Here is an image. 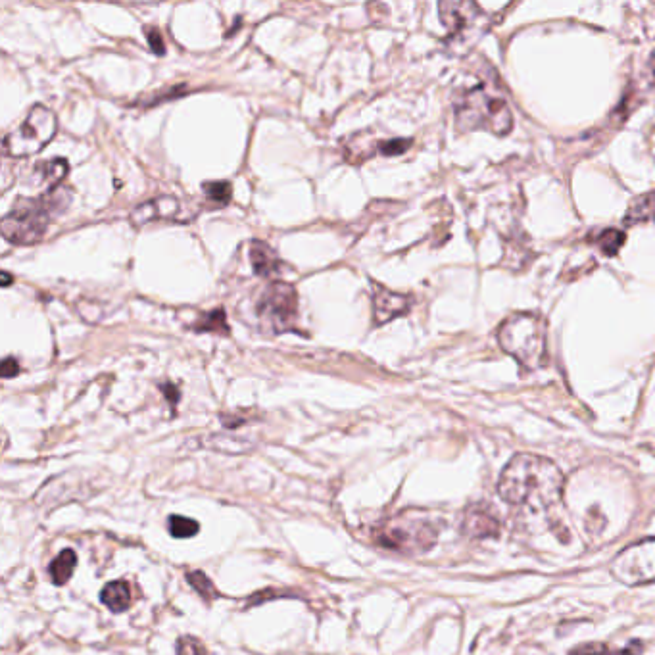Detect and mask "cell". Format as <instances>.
Returning <instances> with one entry per match:
<instances>
[{
    "label": "cell",
    "instance_id": "9",
    "mask_svg": "<svg viewBox=\"0 0 655 655\" xmlns=\"http://www.w3.org/2000/svg\"><path fill=\"white\" fill-rule=\"evenodd\" d=\"M461 533L469 538H494L500 534V521L488 504H473L461 517Z\"/></svg>",
    "mask_w": 655,
    "mask_h": 655
},
{
    "label": "cell",
    "instance_id": "28",
    "mask_svg": "<svg viewBox=\"0 0 655 655\" xmlns=\"http://www.w3.org/2000/svg\"><path fill=\"white\" fill-rule=\"evenodd\" d=\"M162 390H164V394H166V398L170 400L171 404H177V400H179V390L175 389L171 383H168V385H162Z\"/></svg>",
    "mask_w": 655,
    "mask_h": 655
},
{
    "label": "cell",
    "instance_id": "12",
    "mask_svg": "<svg viewBox=\"0 0 655 655\" xmlns=\"http://www.w3.org/2000/svg\"><path fill=\"white\" fill-rule=\"evenodd\" d=\"M179 214V202L173 196H156L145 204L137 206L131 212V223L135 227H143L146 223L158 221V219H175Z\"/></svg>",
    "mask_w": 655,
    "mask_h": 655
},
{
    "label": "cell",
    "instance_id": "6",
    "mask_svg": "<svg viewBox=\"0 0 655 655\" xmlns=\"http://www.w3.org/2000/svg\"><path fill=\"white\" fill-rule=\"evenodd\" d=\"M256 316L262 327L273 333L292 331L298 319V294L289 283L275 281L260 292L256 300Z\"/></svg>",
    "mask_w": 655,
    "mask_h": 655
},
{
    "label": "cell",
    "instance_id": "7",
    "mask_svg": "<svg viewBox=\"0 0 655 655\" xmlns=\"http://www.w3.org/2000/svg\"><path fill=\"white\" fill-rule=\"evenodd\" d=\"M437 538V525L429 519L419 517V519H404V521L390 525L389 529L381 531V534L377 536V542L389 550L404 552V554H417V552H425V550L433 548Z\"/></svg>",
    "mask_w": 655,
    "mask_h": 655
},
{
    "label": "cell",
    "instance_id": "24",
    "mask_svg": "<svg viewBox=\"0 0 655 655\" xmlns=\"http://www.w3.org/2000/svg\"><path fill=\"white\" fill-rule=\"evenodd\" d=\"M177 655H208L204 644H200L195 638H179L177 642Z\"/></svg>",
    "mask_w": 655,
    "mask_h": 655
},
{
    "label": "cell",
    "instance_id": "3",
    "mask_svg": "<svg viewBox=\"0 0 655 655\" xmlns=\"http://www.w3.org/2000/svg\"><path fill=\"white\" fill-rule=\"evenodd\" d=\"M456 120L465 129H486L494 135H508L513 127L510 106L486 87H473L456 104Z\"/></svg>",
    "mask_w": 655,
    "mask_h": 655
},
{
    "label": "cell",
    "instance_id": "20",
    "mask_svg": "<svg viewBox=\"0 0 655 655\" xmlns=\"http://www.w3.org/2000/svg\"><path fill=\"white\" fill-rule=\"evenodd\" d=\"M168 529H170L171 536H175V538H191L200 531L195 519L181 517V515H171L168 519Z\"/></svg>",
    "mask_w": 655,
    "mask_h": 655
},
{
    "label": "cell",
    "instance_id": "25",
    "mask_svg": "<svg viewBox=\"0 0 655 655\" xmlns=\"http://www.w3.org/2000/svg\"><path fill=\"white\" fill-rule=\"evenodd\" d=\"M410 146H412L410 139H390L387 143L379 145V152L383 156H398V154H404Z\"/></svg>",
    "mask_w": 655,
    "mask_h": 655
},
{
    "label": "cell",
    "instance_id": "19",
    "mask_svg": "<svg viewBox=\"0 0 655 655\" xmlns=\"http://www.w3.org/2000/svg\"><path fill=\"white\" fill-rule=\"evenodd\" d=\"M642 644L632 642L627 650H609L602 644H584L581 648H575L569 655H640Z\"/></svg>",
    "mask_w": 655,
    "mask_h": 655
},
{
    "label": "cell",
    "instance_id": "1",
    "mask_svg": "<svg viewBox=\"0 0 655 655\" xmlns=\"http://www.w3.org/2000/svg\"><path fill=\"white\" fill-rule=\"evenodd\" d=\"M563 492V473L558 465L536 454H519L504 467L498 494L513 506L550 508Z\"/></svg>",
    "mask_w": 655,
    "mask_h": 655
},
{
    "label": "cell",
    "instance_id": "14",
    "mask_svg": "<svg viewBox=\"0 0 655 655\" xmlns=\"http://www.w3.org/2000/svg\"><path fill=\"white\" fill-rule=\"evenodd\" d=\"M70 164L64 158H54V160H47V162H39L33 168V179L37 185H47L50 189L60 187L58 183H62V179L68 175Z\"/></svg>",
    "mask_w": 655,
    "mask_h": 655
},
{
    "label": "cell",
    "instance_id": "21",
    "mask_svg": "<svg viewBox=\"0 0 655 655\" xmlns=\"http://www.w3.org/2000/svg\"><path fill=\"white\" fill-rule=\"evenodd\" d=\"M204 195L208 196V200L216 202V204H229L231 196H233V187L229 181H210L204 183Z\"/></svg>",
    "mask_w": 655,
    "mask_h": 655
},
{
    "label": "cell",
    "instance_id": "26",
    "mask_svg": "<svg viewBox=\"0 0 655 655\" xmlns=\"http://www.w3.org/2000/svg\"><path fill=\"white\" fill-rule=\"evenodd\" d=\"M146 39H148V45L150 49L154 50L156 54H166V43H164V37L162 33L156 29V27H148L146 29Z\"/></svg>",
    "mask_w": 655,
    "mask_h": 655
},
{
    "label": "cell",
    "instance_id": "22",
    "mask_svg": "<svg viewBox=\"0 0 655 655\" xmlns=\"http://www.w3.org/2000/svg\"><path fill=\"white\" fill-rule=\"evenodd\" d=\"M196 331H216V333H229L227 319L223 310H214L210 314H204L196 321Z\"/></svg>",
    "mask_w": 655,
    "mask_h": 655
},
{
    "label": "cell",
    "instance_id": "2",
    "mask_svg": "<svg viewBox=\"0 0 655 655\" xmlns=\"http://www.w3.org/2000/svg\"><path fill=\"white\" fill-rule=\"evenodd\" d=\"M548 329L542 317L529 312L511 314L498 329V342L506 354L527 369H538L548 358Z\"/></svg>",
    "mask_w": 655,
    "mask_h": 655
},
{
    "label": "cell",
    "instance_id": "18",
    "mask_svg": "<svg viewBox=\"0 0 655 655\" xmlns=\"http://www.w3.org/2000/svg\"><path fill=\"white\" fill-rule=\"evenodd\" d=\"M625 233L619 229H604L602 233L594 235L592 241L602 248V252L607 256H615L619 252V248L625 244Z\"/></svg>",
    "mask_w": 655,
    "mask_h": 655
},
{
    "label": "cell",
    "instance_id": "4",
    "mask_svg": "<svg viewBox=\"0 0 655 655\" xmlns=\"http://www.w3.org/2000/svg\"><path fill=\"white\" fill-rule=\"evenodd\" d=\"M58 218L49 195L41 198H20L14 208L2 218L0 231L4 241L18 244V246H29L39 243L47 229L50 221Z\"/></svg>",
    "mask_w": 655,
    "mask_h": 655
},
{
    "label": "cell",
    "instance_id": "5",
    "mask_svg": "<svg viewBox=\"0 0 655 655\" xmlns=\"http://www.w3.org/2000/svg\"><path fill=\"white\" fill-rule=\"evenodd\" d=\"M56 131L58 120L54 112L43 104H35L25 116L22 125L4 135L2 152L10 158H27L49 145Z\"/></svg>",
    "mask_w": 655,
    "mask_h": 655
},
{
    "label": "cell",
    "instance_id": "16",
    "mask_svg": "<svg viewBox=\"0 0 655 655\" xmlns=\"http://www.w3.org/2000/svg\"><path fill=\"white\" fill-rule=\"evenodd\" d=\"M75 565H77V558H75L73 550H64L62 554H58L49 567L52 583L58 584V586L68 583L72 579Z\"/></svg>",
    "mask_w": 655,
    "mask_h": 655
},
{
    "label": "cell",
    "instance_id": "15",
    "mask_svg": "<svg viewBox=\"0 0 655 655\" xmlns=\"http://www.w3.org/2000/svg\"><path fill=\"white\" fill-rule=\"evenodd\" d=\"M100 602L110 611L122 613L125 609H129L133 602L131 586L127 581H114V583L106 584L100 592Z\"/></svg>",
    "mask_w": 655,
    "mask_h": 655
},
{
    "label": "cell",
    "instance_id": "10",
    "mask_svg": "<svg viewBox=\"0 0 655 655\" xmlns=\"http://www.w3.org/2000/svg\"><path fill=\"white\" fill-rule=\"evenodd\" d=\"M410 296L389 291L373 283V319L375 325L389 323L394 317L404 316L410 310Z\"/></svg>",
    "mask_w": 655,
    "mask_h": 655
},
{
    "label": "cell",
    "instance_id": "11",
    "mask_svg": "<svg viewBox=\"0 0 655 655\" xmlns=\"http://www.w3.org/2000/svg\"><path fill=\"white\" fill-rule=\"evenodd\" d=\"M440 20L452 35L467 31L483 14L475 2H440Z\"/></svg>",
    "mask_w": 655,
    "mask_h": 655
},
{
    "label": "cell",
    "instance_id": "17",
    "mask_svg": "<svg viewBox=\"0 0 655 655\" xmlns=\"http://www.w3.org/2000/svg\"><path fill=\"white\" fill-rule=\"evenodd\" d=\"M655 219V193L638 196L627 212L625 223L634 225V223H644V221H654Z\"/></svg>",
    "mask_w": 655,
    "mask_h": 655
},
{
    "label": "cell",
    "instance_id": "29",
    "mask_svg": "<svg viewBox=\"0 0 655 655\" xmlns=\"http://www.w3.org/2000/svg\"><path fill=\"white\" fill-rule=\"evenodd\" d=\"M10 283H12V279H10V273H6V271H4V273H2V285H4V287H8Z\"/></svg>",
    "mask_w": 655,
    "mask_h": 655
},
{
    "label": "cell",
    "instance_id": "23",
    "mask_svg": "<svg viewBox=\"0 0 655 655\" xmlns=\"http://www.w3.org/2000/svg\"><path fill=\"white\" fill-rule=\"evenodd\" d=\"M189 584L195 588L196 592L200 594V596H204L206 600H210V598H214L218 592H216V588H214V584H212V581L204 575V573H200V571H193V573H189Z\"/></svg>",
    "mask_w": 655,
    "mask_h": 655
},
{
    "label": "cell",
    "instance_id": "8",
    "mask_svg": "<svg viewBox=\"0 0 655 655\" xmlns=\"http://www.w3.org/2000/svg\"><path fill=\"white\" fill-rule=\"evenodd\" d=\"M611 573L625 584L655 581V540L648 538L623 550L611 565Z\"/></svg>",
    "mask_w": 655,
    "mask_h": 655
},
{
    "label": "cell",
    "instance_id": "27",
    "mask_svg": "<svg viewBox=\"0 0 655 655\" xmlns=\"http://www.w3.org/2000/svg\"><path fill=\"white\" fill-rule=\"evenodd\" d=\"M0 369H2V377L4 379H12V377H16L20 373V365H18V362L14 358H6L2 362Z\"/></svg>",
    "mask_w": 655,
    "mask_h": 655
},
{
    "label": "cell",
    "instance_id": "13",
    "mask_svg": "<svg viewBox=\"0 0 655 655\" xmlns=\"http://www.w3.org/2000/svg\"><path fill=\"white\" fill-rule=\"evenodd\" d=\"M250 264L260 277H275L281 269V260L277 252L262 241H252L250 243Z\"/></svg>",
    "mask_w": 655,
    "mask_h": 655
}]
</instances>
